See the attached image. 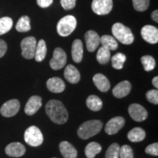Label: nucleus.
<instances>
[{
  "instance_id": "f257e3e1",
  "label": "nucleus",
  "mask_w": 158,
  "mask_h": 158,
  "mask_svg": "<svg viewBox=\"0 0 158 158\" xmlns=\"http://www.w3.org/2000/svg\"><path fill=\"white\" fill-rule=\"evenodd\" d=\"M45 112L51 120L58 124H64L68 119V112L64 104L57 100H51L45 106Z\"/></svg>"
},
{
  "instance_id": "f03ea898",
  "label": "nucleus",
  "mask_w": 158,
  "mask_h": 158,
  "mask_svg": "<svg viewBox=\"0 0 158 158\" xmlns=\"http://www.w3.org/2000/svg\"><path fill=\"white\" fill-rule=\"evenodd\" d=\"M102 123L100 120H90L84 122L78 130V135L81 139H88L100 132Z\"/></svg>"
},
{
  "instance_id": "7ed1b4c3",
  "label": "nucleus",
  "mask_w": 158,
  "mask_h": 158,
  "mask_svg": "<svg viewBox=\"0 0 158 158\" xmlns=\"http://www.w3.org/2000/svg\"><path fill=\"white\" fill-rule=\"evenodd\" d=\"M112 33L114 38L124 45H130L133 43L134 36L130 29L121 23H114L112 27Z\"/></svg>"
},
{
  "instance_id": "20e7f679",
  "label": "nucleus",
  "mask_w": 158,
  "mask_h": 158,
  "mask_svg": "<svg viewBox=\"0 0 158 158\" xmlns=\"http://www.w3.org/2000/svg\"><path fill=\"white\" fill-rule=\"evenodd\" d=\"M77 26L76 19L73 15H66L59 20L57 23V31L62 37L69 36Z\"/></svg>"
},
{
  "instance_id": "39448f33",
  "label": "nucleus",
  "mask_w": 158,
  "mask_h": 158,
  "mask_svg": "<svg viewBox=\"0 0 158 158\" xmlns=\"http://www.w3.org/2000/svg\"><path fill=\"white\" fill-rule=\"evenodd\" d=\"M24 140L26 143L31 147H38L43 142L42 132L36 126H31L26 130L24 133Z\"/></svg>"
},
{
  "instance_id": "423d86ee",
  "label": "nucleus",
  "mask_w": 158,
  "mask_h": 158,
  "mask_svg": "<svg viewBox=\"0 0 158 158\" xmlns=\"http://www.w3.org/2000/svg\"><path fill=\"white\" fill-rule=\"evenodd\" d=\"M37 46V40L34 37H27L21 41V54L23 58L31 59L35 57Z\"/></svg>"
},
{
  "instance_id": "0eeeda50",
  "label": "nucleus",
  "mask_w": 158,
  "mask_h": 158,
  "mask_svg": "<svg viewBox=\"0 0 158 158\" xmlns=\"http://www.w3.org/2000/svg\"><path fill=\"white\" fill-rule=\"evenodd\" d=\"M67 63V55L61 48H56L54 51L53 57L50 61L51 68L54 70H60L64 68Z\"/></svg>"
},
{
  "instance_id": "6e6552de",
  "label": "nucleus",
  "mask_w": 158,
  "mask_h": 158,
  "mask_svg": "<svg viewBox=\"0 0 158 158\" xmlns=\"http://www.w3.org/2000/svg\"><path fill=\"white\" fill-rule=\"evenodd\" d=\"M113 8L112 0H93L92 9L97 15H107Z\"/></svg>"
},
{
  "instance_id": "1a4fd4ad",
  "label": "nucleus",
  "mask_w": 158,
  "mask_h": 158,
  "mask_svg": "<svg viewBox=\"0 0 158 158\" xmlns=\"http://www.w3.org/2000/svg\"><path fill=\"white\" fill-rule=\"evenodd\" d=\"M20 108V102L16 99L10 100L5 102L1 108L0 113L5 117H12L19 112Z\"/></svg>"
},
{
  "instance_id": "9d476101",
  "label": "nucleus",
  "mask_w": 158,
  "mask_h": 158,
  "mask_svg": "<svg viewBox=\"0 0 158 158\" xmlns=\"http://www.w3.org/2000/svg\"><path fill=\"white\" fill-rule=\"evenodd\" d=\"M125 124V120L122 116H116L110 118L106 124L105 131L108 135H114L117 133Z\"/></svg>"
},
{
  "instance_id": "9b49d317",
  "label": "nucleus",
  "mask_w": 158,
  "mask_h": 158,
  "mask_svg": "<svg viewBox=\"0 0 158 158\" xmlns=\"http://www.w3.org/2000/svg\"><path fill=\"white\" fill-rule=\"evenodd\" d=\"M130 116L136 122H143L147 119L148 113L147 110L141 105L137 103L131 104L128 108Z\"/></svg>"
},
{
  "instance_id": "f8f14e48",
  "label": "nucleus",
  "mask_w": 158,
  "mask_h": 158,
  "mask_svg": "<svg viewBox=\"0 0 158 158\" xmlns=\"http://www.w3.org/2000/svg\"><path fill=\"white\" fill-rule=\"evenodd\" d=\"M141 36L147 43L155 44L158 42V29L152 25H146L141 29Z\"/></svg>"
},
{
  "instance_id": "ddd939ff",
  "label": "nucleus",
  "mask_w": 158,
  "mask_h": 158,
  "mask_svg": "<svg viewBox=\"0 0 158 158\" xmlns=\"http://www.w3.org/2000/svg\"><path fill=\"white\" fill-rule=\"evenodd\" d=\"M85 40L86 43V48L89 52H93L99 46L100 43V37L96 31L89 30L85 34Z\"/></svg>"
},
{
  "instance_id": "4468645a",
  "label": "nucleus",
  "mask_w": 158,
  "mask_h": 158,
  "mask_svg": "<svg viewBox=\"0 0 158 158\" xmlns=\"http://www.w3.org/2000/svg\"><path fill=\"white\" fill-rule=\"evenodd\" d=\"M41 106H42V98L40 96H32L29 99L26 104L24 111L27 115L31 116L37 113Z\"/></svg>"
},
{
  "instance_id": "2eb2a0df",
  "label": "nucleus",
  "mask_w": 158,
  "mask_h": 158,
  "mask_svg": "<svg viewBox=\"0 0 158 158\" xmlns=\"http://www.w3.org/2000/svg\"><path fill=\"white\" fill-rule=\"evenodd\" d=\"M26 148L22 143L13 142L8 144L5 148V153L10 157H19L24 155Z\"/></svg>"
},
{
  "instance_id": "dca6fc26",
  "label": "nucleus",
  "mask_w": 158,
  "mask_h": 158,
  "mask_svg": "<svg viewBox=\"0 0 158 158\" xmlns=\"http://www.w3.org/2000/svg\"><path fill=\"white\" fill-rule=\"evenodd\" d=\"M131 84L127 81H123L118 83L113 89V94L114 97L117 98H122L129 94L131 91Z\"/></svg>"
},
{
  "instance_id": "f3484780",
  "label": "nucleus",
  "mask_w": 158,
  "mask_h": 158,
  "mask_svg": "<svg viewBox=\"0 0 158 158\" xmlns=\"http://www.w3.org/2000/svg\"><path fill=\"white\" fill-rule=\"evenodd\" d=\"M47 88L53 93H61L65 89V84L58 77H53L49 78L46 83Z\"/></svg>"
},
{
  "instance_id": "a211bd4d",
  "label": "nucleus",
  "mask_w": 158,
  "mask_h": 158,
  "mask_svg": "<svg viewBox=\"0 0 158 158\" xmlns=\"http://www.w3.org/2000/svg\"><path fill=\"white\" fill-rule=\"evenodd\" d=\"M64 76L70 84H77L81 79V75L78 69L73 64H69L65 68Z\"/></svg>"
},
{
  "instance_id": "6ab92c4d",
  "label": "nucleus",
  "mask_w": 158,
  "mask_h": 158,
  "mask_svg": "<svg viewBox=\"0 0 158 158\" xmlns=\"http://www.w3.org/2000/svg\"><path fill=\"white\" fill-rule=\"evenodd\" d=\"M61 154L64 158H77L78 152L73 146L68 141H62L59 144Z\"/></svg>"
},
{
  "instance_id": "aec40b11",
  "label": "nucleus",
  "mask_w": 158,
  "mask_h": 158,
  "mask_svg": "<svg viewBox=\"0 0 158 158\" xmlns=\"http://www.w3.org/2000/svg\"><path fill=\"white\" fill-rule=\"evenodd\" d=\"M84 55V46L83 43L80 40H75L72 45V58L76 63H79L82 61Z\"/></svg>"
},
{
  "instance_id": "412c9836",
  "label": "nucleus",
  "mask_w": 158,
  "mask_h": 158,
  "mask_svg": "<svg viewBox=\"0 0 158 158\" xmlns=\"http://www.w3.org/2000/svg\"><path fill=\"white\" fill-rule=\"evenodd\" d=\"M93 82L96 87L102 92H108L110 87V84L108 79L101 73L94 75L93 77Z\"/></svg>"
},
{
  "instance_id": "4be33fe9",
  "label": "nucleus",
  "mask_w": 158,
  "mask_h": 158,
  "mask_svg": "<svg viewBox=\"0 0 158 158\" xmlns=\"http://www.w3.org/2000/svg\"><path fill=\"white\" fill-rule=\"evenodd\" d=\"M145 131L141 127H135L127 134V138L132 142H140L145 138Z\"/></svg>"
},
{
  "instance_id": "5701e85b",
  "label": "nucleus",
  "mask_w": 158,
  "mask_h": 158,
  "mask_svg": "<svg viewBox=\"0 0 158 158\" xmlns=\"http://www.w3.org/2000/svg\"><path fill=\"white\" fill-rule=\"evenodd\" d=\"M47 53V47L46 44H45V40H39L38 43H37L36 46V50H35V60L37 62H42L45 58V56H46Z\"/></svg>"
},
{
  "instance_id": "b1692460",
  "label": "nucleus",
  "mask_w": 158,
  "mask_h": 158,
  "mask_svg": "<svg viewBox=\"0 0 158 158\" xmlns=\"http://www.w3.org/2000/svg\"><path fill=\"white\" fill-rule=\"evenodd\" d=\"M100 43L102 47L108 48L110 51H114L118 48V43L114 37L110 35H103L100 37Z\"/></svg>"
},
{
  "instance_id": "393cba45",
  "label": "nucleus",
  "mask_w": 158,
  "mask_h": 158,
  "mask_svg": "<svg viewBox=\"0 0 158 158\" xmlns=\"http://www.w3.org/2000/svg\"><path fill=\"white\" fill-rule=\"evenodd\" d=\"M86 106L91 110L98 111L102 107V102L98 96L90 95L86 100Z\"/></svg>"
},
{
  "instance_id": "a878e982",
  "label": "nucleus",
  "mask_w": 158,
  "mask_h": 158,
  "mask_svg": "<svg viewBox=\"0 0 158 158\" xmlns=\"http://www.w3.org/2000/svg\"><path fill=\"white\" fill-rule=\"evenodd\" d=\"M102 147L97 142H91L85 148V155L87 158H94L101 152Z\"/></svg>"
},
{
  "instance_id": "bb28decb",
  "label": "nucleus",
  "mask_w": 158,
  "mask_h": 158,
  "mask_svg": "<svg viewBox=\"0 0 158 158\" xmlns=\"http://www.w3.org/2000/svg\"><path fill=\"white\" fill-rule=\"evenodd\" d=\"M15 29L19 32H26L31 29L30 19L27 15L21 17L15 26Z\"/></svg>"
},
{
  "instance_id": "cd10ccee",
  "label": "nucleus",
  "mask_w": 158,
  "mask_h": 158,
  "mask_svg": "<svg viewBox=\"0 0 158 158\" xmlns=\"http://www.w3.org/2000/svg\"><path fill=\"white\" fill-rule=\"evenodd\" d=\"M97 60L98 62L101 64H105L106 63L109 62L110 58V50H108V48H105V47H101L100 48L98 54H97L96 56Z\"/></svg>"
},
{
  "instance_id": "c85d7f7f",
  "label": "nucleus",
  "mask_w": 158,
  "mask_h": 158,
  "mask_svg": "<svg viewBox=\"0 0 158 158\" xmlns=\"http://www.w3.org/2000/svg\"><path fill=\"white\" fill-rule=\"evenodd\" d=\"M126 61V56L122 53H117L111 58L112 67L116 70L123 68L124 64Z\"/></svg>"
},
{
  "instance_id": "c756f323",
  "label": "nucleus",
  "mask_w": 158,
  "mask_h": 158,
  "mask_svg": "<svg viewBox=\"0 0 158 158\" xmlns=\"http://www.w3.org/2000/svg\"><path fill=\"white\" fill-rule=\"evenodd\" d=\"M13 20L9 17H3L0 19V35L8 32L13 27Z\"/></svg>"
},
{
  "instance_id": "7c9ffc66",
  "label": "nucleus",
  "mask_w": 158,
  "mask_h": 158,
  "mask_svg": "<svg viewBox=\"0 0 158 158\" xmlns=\"http://www.w3.org/2000/svg\"><path fill=\"white\" fill-rule=\"evenodd\" d=\"M141 63L143 64L144 70L147 72L154 70L156 66L155 59L149 55H146L141 57Z\"/></svg>"
},
{
  "instance_id": "2f4dec72",
  "label": "nucleus",
  "mask_w": 158,
  "mask_h": 158,
  "mask_svg": "<svg viewBox=\"0 0 158 158\" xmlns=\"http://www.w3.org/2000/svg\"><path fill=\"white\" fill-rule=\"evenodd\" d=\"M119 150L120 147L118 143H112L106 151V158H118L119 157Z\"/></svg>"
},
{
  "instance_id": "473e14b6",
  "label": "nucleus",
  "mask_w": 158,
  "mask_h": 158,
  "mask_svg": "<svg viewBox=\"0 0 158 158\" xmlns=\"http://www.w3.org/2000/svg\"><path fill=\"white\" fill-rule=\"evenodd\" d=\"M133 7L135 10L143 12L147 10L149 6V0H133Z\"/></svg>"
},
{
  "instance_id": "72a5a7b5",
  "label": "nucleus",
  "mask_w": 158,
  "mask_h": 158,
  "mask_svg": "<svg viewBox=\"0 0 158 158\" xmlns=\"http://www.w3.org/2000/svg\"><path fill=\"white\" fill-rule=\"evenodd\" d=\"M120 158H133V152L132 148L128 145H123L119 150Z\"/></svg>"
},
{
  "instance_id": "f704fd0d",
  "label": "nucleus",
  "mask_w": 158,
  "mask_h": 158,
  "mask_svg": "<svg viewBox=\"0 0 158 158\" xmlns=\"http://www.w3.org/2000/svg\"><path fill=\"white\" fill-rule=\"evenodd\" d=\"M147 100L151 103L157 105L158 104V92L157 89H152L148 91L146 94Z\"/></svg>"
},
{
  "instance_id": "c9c22d12",
  "label": "nucleus",
  "mask_w": 158,
  "mask_h": 158,
  "mask_svg": "<svg viewBox=\"0 0 158 158\" xmlns=\"http://www.w3.org/2000/svg\"><path fill=\"white\" fill-rule=\"evenodd\" d=\"M146 153L148 155H151L154 156H157L158 155V143H155L152 144H150V145L147 147L145 149Z\"/></svg>"
},
{
  "instance_id": "e433bc0d",
  "label": "nucleus",
  "mask_w": 158,
  "mask_h": 158,
  "mask_svg": "<svg viewBox=\"0 0 158 158\" xmlns=\"http://www.w3.org/2000/svg\"><path fill=\"white\" fill-rule=\"evenodd\" d=\"M76 0H61L60 3L62 7L66 10L74 8L76 6Z\"/></svg>"
},
{
  "instance_id": "4c0bfd02",
  "label": "nucleus",
  "mask_w": 158,
  "mask_h": 158,
  "mask_svg": "<svg viewBox=\"0 0 158 158\" xmlns=\"http://www.w3.org/2000/svg\"><path fill=\"white\" fill-rule=\"evenodd\" d=\"M7 49V43H5V40L0 39V58L5 56L6 51Z\"/></svg>"
},
{
  "instance_id": "58836bf2",
  "label": "nucleus",
  "mask_w": 158,
  "mask_h": 158,
  "mask_svg": "<svg viewBox=\"0 0 158 158\" xmlns=\"http://www.w3.org/2000/svg\"><path fill=\"white\" fill-rule=\"evenodd\" d=\"M54 0H37V3L42 8H45L50 6L53 3Z\"/></svg>"
},
{
  "instance_id": "ea45409f",
  "label": "nucleus",
  "mask_w": 158,
  "mask_h": 158,
  "mask_svg": "<svg viewBox=\"0 0 158 158\" xmlns=\"http://www.w3.org/2000/svg\"><path fill=\"white\" fill-rule=\"evenodd\" d=\"M152 19L153 21H155V22H158V12L157 10L152 12Z\"/></svg>"
},
{
  "instance_id": "a19ab883",
  "label": "nucleus",
  "mask_w": 158,
  "mask_h": 158,
  "mask_svg": "<svg viewBox=\"0 0 158 158\" xmlns=\"http://www.w3.org/2000/svg\"><path fill=\"white\" fill-rule=\"evenodd\" d=\"M152 84L155 88H158V77L155 76L152 80Z\"/></svg>"
},
{
  "instance_id": "79ce46f5",
  "label": "nucleus",
  "mask_w": 158,
  "mask_h": 158,
  "mask_svg": "<svg viewBox=\"0 0 158 158\" xmlns=\"http://www.w3.org/2000/svg\"><path fill=\"white\" fill-rule=\"evenodd\" d=\"M53 158H56V157H53Z\"/></svg>"
}]
</instances>
